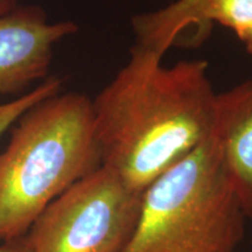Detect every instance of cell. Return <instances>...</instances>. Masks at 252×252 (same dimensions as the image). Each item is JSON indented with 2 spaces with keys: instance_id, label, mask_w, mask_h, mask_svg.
Segmentation results:
<instances>
[{
  "instance_id": "cell-1",
  "label": "cell",
  "mask_w": 252,
  "mask_h": 252,
  "mask_svg": "<svg viewBox=\"0 0 252 252\" xmlns=\"http://www.w3.org/2000/svg\"><path fill=\"white\" fill-rule=\"evenodd\" d=\"M135 45L130 59L93 100L102 165L132 190H144L213 133L216 97L204 60L172 67Z\"/></svg>"
},
{
  "instance_id": "cell-2",
  "label": "cell",
  "mask_w": 252,
  "mask_h": 252,
  "mask_svg": "<svg viewBox=\"0 0 252 252\" xmlns=\"http://www.w3.org/2000/svg\"><path fill=\"white\" fill-rule=\"evenodd\" d=\"M18 121L0 154V243L26 235L56 197L102 165L86 94L59 93Z\"/></svg>"
},
{
  "instance_id": "cell-3",
  "label": "cell",
  "mask_w": 252,
  "mask_h": 252,
  "mask_svg": "<svg viewBox=\"0 0 252 252\" xmlns=\"http://www.w3.org/2000/svg\"><path fill=\"white\" fill-rule=\"evenodd\" d=\"M245 220L212 133L145 189L121 252H235Z\"/></svg>"
},
{
  "instance_id": "cell-4",
  "label": "cell",
  "mask_w": 252,
  "mask_h": 252,
  "mask_svg": "<svg viewBox=\"0 0 252 252\" xmlns=\"http://www.w3.org/2000/svg\"><path fill=\"white\" fill-rule=\"evenodd\" d=\"M141 195L100 165L41 213L26 234L30 252H121L137 225Z\"/></svg>"
},
{
  "instance_id": "cell-5",
  "label": "cell",
  "mask_w": 252,
  "mask_h": 252,
  "mask_svg": "<svg viewBox=\"0 0 252 252\" xmlns=\"http://www.w3.org/2000/svg\"><path fill=\"white\" fill-rule=\"evenodd\" d=\"M77 30L72 21L50 23L37 5L0 14V94L21 93L48 77L54 46Z\"/></svg>"
},
{
  "instance_id": "cell-6",
  "label": "cell",
  "mask_w": 252,
  "mask_h": 252,
  "mask_svg": "<svg viewBox=\"0 0 252 252\" xmlns=\"http://www.w3.org/2000/svg\"><path fill=\"white\" fill-rule=\"evenodd\" d=\"M213 134L245 219L252 222V80L217 94Z\"/></svg>"
},
{
  "instance_id": "cell-7",
  "label": "cell",
  "mask_w": 252,
  "mask_h": 252,
  "mask_svg": "<svg viewBox=\"0 0 252 252\" xmlns=\"http://www.w3.org/2000/svg\"><path fill=\"white\" fill-rule=\"evenodd\" d=\"M200 2L201 0H176L158 11L134 15L132 26L137 35L135 43L163 55L189 28L191 15Z\"/></svg>"
},
{
  "instance_id": "cell-8",
  "label": "cell",
  "mask_w": 252,
  "mask_h": 252,
  "mask_svg": "<svg viewBox=\"0 0 252 252\" xmlns=\"http://www.w3.org/2000/svg\"><path fill=\"white\" fill-rule=\"evenodd\" d=\"M213 23L231 30L241 40L252 28V0H201L189 27L208 32Z\"/></svg>"
},
{
  "instance_id": "cell-9",
  "label": "cell",
  "mask_w": 252,
  "mask_h": 252,
  "mask_svg": "<svg viewBox=\"0 0 252 252\" xmlns=\"http://www.w3.org/2000/svg\"><path fill=\"white\" fill-rule=\"evenodd\" d=\"M61 78L49 76L41 82L35 89L21 94L17 99L0 104V137L32 106L59 94L61 91Z\"/></svg>"
},
{
  "instance_id": "cell-10",
  "label": "cell",
  "mask_w": 252,
  "mask_h": 252,
  "mask_svg": "<svg viewBox=\"0 0 252 252\" xmlns=\"http://www.w3.org/2000/svg\"><path fill=\"white\" fill-rule=\"evenodd\" d=\"M0 252H30L26 235L0 243Z\"/></svg>"
},
{
  "instance_id": "cell-11",
  "label": "cell",
  "mask_w": 252,
  "mask_h": 252,
  "mask_svg": "<svg viewBox=\"0 0 252 252\" xmlns=\"http://www.w3.org/2000/svg\"><path fill=\"white\" fill-rule=\"evenodd\" d=\"M18 5V0H0V14L11 11Z\"/></svg>"
},
{
  "instance_id": "cell-12",
  "label": "cell",
  "mask_w": 252,
  "mask_h": 252,
  "mask_svg": "<svg viewBox=\"0 0 252 252\" xmlns=\"http://www.w3.org/2000/svg\"><path fill=\"white\" fill-rule=\"evenodd\" d=\"M241 40L244 42L245 48H247L249 54H252V28H250V30L242 36Z\"/></svg>"
}]
</instances>
